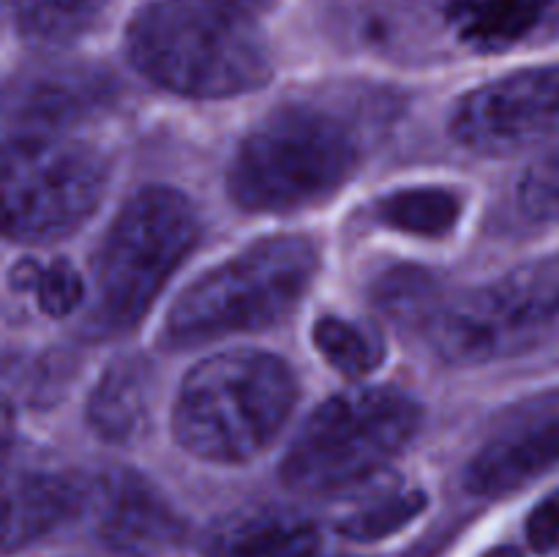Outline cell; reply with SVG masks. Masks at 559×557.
<instances>
[{
	"label": "cell",
	"mask_w": 559,
	"mask_h": 557,
	"mask_svg": "<svg viewBox=\"0 0 559 557\" xmlns=\"http://www.w3.org/2000/svg\"><path fill=\"white\" fill-rule=\"evenodd\" d=\"M109 82L93 69H52L20 82L11 98L16 134H58L60 126L102 107Z\"/></svg>",
	"instance_id": "obj_13"
},
{
	"label": "cell",
	"mask_w": 559,
	"mask_h": 557,
	"mask_svg": "<svg viewBox=\"0 0 559 557\" xmlns=\"http://www.w3.org/2000/svg\"><path fill=\"white\" fill-rule=\"evenodd\" d=\"M371 216L388 229L415 238H445L462 218V200L442 186H415L380 197Z\"/></svg>",
	"instance_id": "obj_17"
},
{
	"label": "cell",
	"mask_w": 559,
	"mask_h": 557,
	"mask_svg": "<svg viewBox=\"0 0 559 557\" xmlns=\"http://www.w3.org/2000/svg\"><path fill=\"white\" fill-rule=\"evenodd\" d=\"M420 429V407L396 388L338 393L311 413L282 462V484L309 497L344 495L380 473Z\"/></svg>",
	"instance_id": "obj_6"
},
{
	"label": "cell",
	"mask_w": 559,
	"mask_h": 557,
	"mask_svg": "<svg viewBox=\"0 0 559 557\" xmlns=\"http://www.w3.org/2000/svg\"><path fill=\"white\" fill-rule=\"evenodd\" d=\"M559 464V407H549L538 418L500 431L469 462L467 489L497 497L530 484Z\"/></svg>",
	"instance_id": "obj_11"
},
{
	"label": "cell",
	"mask_w": 559,
	"mask_h": 557,
	"mask_svg": "<svg viewBox=\"0 0 559 557\" xmlns=\"http://www.w3.org/2000/svg\"><path fill=\"white\" fill-rule=\"evenodd\" d=\"M311 339L322 358L344 377L371 375L385 358V342L380 333L371 325L347 320V317H320L314 322Z\"/></svg>",
	"instance_id": "obj_19"
},
{
	"label": "cell",
	"mask_w": 559,
	"mask_h": 557,
	"mask_svg": "<svg viewBox=\"0 0 559 557\" xmlns=\"http://www.w3.org/2000/svg\"><path fill=\"white\" fill-rule=\"evenodd\" d=\"M126 52L145 80L186 98L243 96L273 74L251 16L222 0H151L131 20Z\"/></svg>",
	"instance_id": "obj_1"
},
{
	"label": "cell",
	"mask_w": 559,
	"mask_h": 557,
	"mask_svg": "<svg viewBox=\"0 0 559 557\" xmlns=\"http://www.w3.org/2000/svg\"><path fill=\"white\" fill-rule=\"evenodd\" d=\"M451 134L484 156H513L559 137V66L513 71L469 91Z\"/></svg>",
	"instance_id": "obj_9"
},
{
	"label": "cell",
	"mask_w": 559,
	"mask_h": 557,
	"mask_svg": "<svg viewBox=\"0 0 559 557\" xmlns=\"http://www.w3.org/2000/svg\"><path fill=\"white\" fill-rule=\"evenodd\" d=\"M426 495L420 489L380 491L374 500H366L344 519H338L336 533L355 544H377L393 533H402L409 522L424 513Z\"/></svg>",
	"instance_id": "obj_21"
},
{
	"label": "cell",
	"mask_w": 559,
	"mask_h": 557,
	"mask_svg": "<svg viewBox=\"0 0 559 557\" xmlns=\"http://www.w3.org/2000/svg\"><path fill=\"white\" fill-rule=\"evenodd\" d=\"M197 240L200 218L178 189L153 186L131 197L93 260L87 333L115 336L134 328Z\"/></svg>",
	"instance_id": "obj_4"
},
{
	"label": "cell",
	"mask_w": 559,
	"mask_h": 557,
	"mask_svg": "<svg viewBox=\"0 0 559 557\" xmlns=\"http://www.w3.org/2000/svg\"><path fill=\"white\" fill-rule=\"evenodd\" d=\"M358 120L328 102H289L260 120L235 151L229 197L249 213H293L336 194L358 169Z\"/></svg>",
	"instance_id": "obj_2"
},
{
	"label": "cell",
	"mask_w": 559,
	"mask_h": 557,
	"mask_svg": "<svg viewBox=\"0 0 559 557\" xmlns=\"http://www.w3.org/2000/svg\"><path fill=\"white\" fill-rule=\"evenodd\" d=\"M484 557H524V552H519L516 546H495Z\"/></svg>",
	"instance_id": "obj_26"
},
{
	"label": "cell",
	"mask_w": 559,
	"mask_h": 557,
	"mask_svg": "<svg viewBox=\"0 0 559 557\" xmlns=\"http://www.w3.org/2000/svg\"><path fill=\"white\" fill-rule=\"evenodd\" d=\"M107 158L58 134H16L3 153L5 233L22 244L69 238L107 189Z\"/></svg>",
	"instance_id": "obj_8"
},
{
	"label": "cell",
	"mask_w": 559,
	"mask_h": 557,
	"mask_svg": "<svg viewBox=\"0 0 559 557\" xmlns=\"http://www.w3.org/2000/svg\"><path fill=\"white\" fill-rule=\"evenodd\" d=\"M87 508L98 541L115 557H164L183 541V519L151 481L131 470L93 481Z\"/></svg>",
	"instance_id": "obj_10"
},
{
	"label": "cell",
	"mask_w": 559,
	"mask_h": 557,
	"mask_svg": "<svg viewBox=\"0 0 559 557\" xmlns=\"http://www.w3.org/2000/svg\"><path fill=\"white\" fill-rule=\"evenodd\" d=\"M445 16L464 47L508 52L559 16V0H445Z\"/></svg>",
	"instance_id": "obj_16"
},
{
	"label": "cell",
	"mask_w": 559,
	"mask_h": 557,
	"mask_svg": "<svg viewBox=\"0 0 559 557\" xmlns=\"http://www.w3.org/2000/svg\"><path fill=\"white\" fill-rule=\"evenodd\" d=\"M527 544L546 555L559 544V489L538 502L527 517Z\"/></svg>",
	"instance_id": "obj_24"
},
{
	"label": "cell",
	"mask_w": 559,
	"mask_h": 557,
	"mask_svg": "<svg viewBox=\"0 0 559 557\" xmlns=\"http://www.w3.org/2000/svg\"><path fill=\"white\" fill-rule=\"evenodd\" d=\"M320 254L309 238L260 240L183 289L164 322V342L194 347L276 325L311 287Z\"/></svg>",
	"instance_id": "obj_5"
},
{
	"label": "cell",
	"mask_w": 559,
	"mask_h": 557,
	"mask_svg": "<svg viewBox=\"0 0 559 557\" xmlns=\"http://www.w3.org/2000/svg\"><path fill=\"white\" fill-rule=\"evenodd\" d=\"M153 366L142 355H120L104 369L87 399V424L93 435L112 446L142 440L151 424Z\"/></svg>",
	"instance_id": "obj_14"
},
{
	"label": "cell",
	"mask_w": 559,
	"mask_h": 557,
	"mask_svg": "<svg viewBox=\"0 0 559 557\" xmlns=\"http://www.w3.org/2000/svg\"><path fill=\"white\" fill-rule=\"evenodd\" d=\"M222 3L233 5L235 11H240V14L254 16V14H260V11L271 9V5L276 3V0H222Z\"/></svg>",
	"instance_id": "obj_25"
},
{
	"label": "cell",
	"mask_w": 559,
	"mask_h": 557,
	"mask_svg": "<svg viewBox=\"0 0 559 557\" xmlns=\"http://www.w3.org/2000/svg\"><path fill=\"white\" fill-rule=\"evenodd\" d=\"M14 284L36 295L38 306L49 317H69L85 300V282L71 262L55 260L49 265L20 262L14 268Z\"/></svg>",
	"instance_id": "obj_22"
},
{
	"label": "cell",
	"mask_w": 559,
	"mask_h": 557,
	"mask_svg": "<svg viewBox=\"0 0 559 557\" xmlns=\"http://www.w3.org/2000/svg\"><path fill=\"white\" fill-rule=\"evenodd\" d=\"M374 306L399 325H424L440 309L442 295L435 273L424 268H393L374 282Z\"/></svg>",
	"instance_id": "obj_20"
},
{
	"label": "cell",
	"mask_w": 559,
	"mask_h": 557,
	"mask_svg": "<svg viewBox=\"0 0 559 557\" xmlns=\"http://www.w3.org/2000/svg\"><path fill=\"white\" fill-rule=\"evenodd\" d=\"M559 325V254L524 262L497 282L442 300L426 336L448 364H491L522 355Z\"/></svg>",
	"instance_id": "obj_7"
},
{
	"label": "cell",
	"mask_w": 559,
	"mask_h": 557,
	"mask_svg": "<svg viewBox=\"0 0 559 557\" xmlns=\"http://www.w3.org/2000/svg\"><path fill=\"white\" fill-rule=\"evenodd\" d=\"M205 557H325L322 530L284 508L235 511L218 519L202 541Z\"/></svg>",
	"instance_id": "obj_12"
},
{
	"label": "cell",
	"mask_w": 559,
	"mask_h": 557,
	"mask_svg": "<svg viewBox=\"0 0 559 557\" xmlns=\"http://www.w3.org/2000/svg\"><path fill=\"white\" fill-rule=\"evenodd\" d=\"M298 402L287 360L260 349H229L186 375L173 413L175 440L191 457L240 464L265 451Z\"/></svg>",
	"instance_id": "obj_3"
},
{
	"label": "cell",
	"mask_w": 559,
	"mask_h": 557,
	"mask_svg": "<svg viewBox=\"0 0 559 557\" xmlns=\"http://www.w3.org/2000/svg\"><path fill=\"white\" fill-rule=\"evenodd\" d=\"M109 0H9L16 33L33 44H66L91 31Z\"/></svg>",
	"instance_id": "obj_18"
},
{
	"label": "cell",
	"mask_w": 559,
	"mask_h": 557,
	"mask_svg": "<svg viewBox=\"0 0 559 557\" xmlns=\"http://www.w3.org/2000/svg\"><path fill=\"white\" fill-rule=\"evenodd\" d=\"M91 497V484L60 473H22L5 489L3 546L14 552L74 519Z\"/></svg>",
	"instance_id": "obj_15"
},
{
	"label": "cell",
	"mask_w": 559,
	"mask_h": 557,
	"mask_svg": "<svg viewBox=\"0 0 559 557\" xmlns=\"http://www.w3.org/2000/svg\"><path fill=\"white\" fill-rule=\"evenodd\" d=\"M513 202L524 222L538 227L559 224V142L540 153L519 178Z\"/></svg>",
	"instance_id": "obj_23"
}]
</instances>
